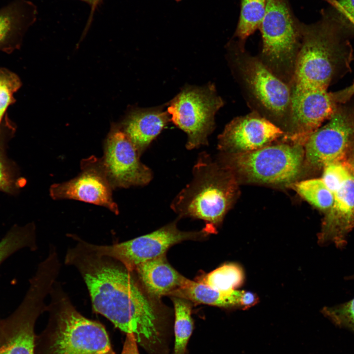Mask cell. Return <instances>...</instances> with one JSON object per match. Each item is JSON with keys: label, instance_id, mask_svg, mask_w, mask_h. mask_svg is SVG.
<instances>
[{"label": "cell", "instance_id": "6da1fadb", "mask_svg": "<svg viewBox=\"0 0 354 354\" xmlns=\"http://www.w3.org/2000/svg\"><path fill=\"white\" fill-rule=\"evenodd\" d=\"M72 236L77 243L68 249L65 263L82 276L93 311L121 331L134 334L137 343L155 354L163 344V318L153 297L122 264L95 253L82 239Z\"/></svg>", "mask_w": 354, "mask_h": 354}, {"label": "cell", "instance_id": "7a4b0ae2", "mask_svg": "<svg viewBox=\"0 0 354 354\" xmlns=\"http://www.w3.org/2000/svg\"><path fill=\"white\" fill-rule=\"evenodd\" d=\"M317 22L301 23L302 40L290 85L292 107L318 93L351 71V38L327 8Z\"/></svg>", "mask_w": 354, "mask_h": 354}, {"label": "cell", "instance_id": "3957f363", "mask_svg": "<svg viewBox=\"0 0 354 354\" xmlns=\"http://www.w3.org/2000/svg\"><path fill=\"white\" fill-rule=\"evenodd\" d=\"M45 329L35 339V354H116L105 327L80 314L57 282L49 293Z\"/></svg>", "mask_w": 354, "mask_h": 354}, {"label": "cell", "instance_id": "277c9868", "mask_svg": "<svg viewBox=\"0 0 354 354\" xmlns=\"http://www.w3.org/2000/svg\"><path fill=\"white\" fill-rule=\"evenodd\" d=\"M228 48L232 70L252 111L289 133L292 119L289 86L246 51L244 44L233 39Z\"/></svg>", "mask_w": 354, "mask_h": 354}, {"label": "cell", "instance_id": "5b68a950", "mask_svg": "<svg viewBox=\"0 0 354 354\" xmlns=\"http://www.w3.org/2000/svg\"><path fill=\"white\" fill-rule=\"evenodd\" d=\"M192 175L191 181L175 198L171 207L180 217L204 221L206 227L215 232L234 196L230 171L203 152L193 168Z\"/></svg>", "mask_w": 354, "mask_h": 354}, {"label": "cell", "instance_id": "8992f818", "mask_svg": "<svg viewBox=\"0 0 354 354\" xmlns=\"http://www.w3.org/2000/svg\"><path fill=\"white\" fill-rule=\"evenodd\" d=\"M301 23L288 0H266L259 29L263 46L258 57L289 87L301 44Z\"/></svg>", "mask_w": 354, "mask_h": 354}, {"label": "cell", "instance_id": "52a82bcc", "mask_svg": "<svg viewBox=\"0 0 354 354\" xmlns=\"http://www.w3.org/2000/svg\"><path fill=\"white\" fill-rule=\"evenodd\" d=\"M56 279L50 269H37L19 306L7 318L0 320V354H35L34 325L46 310L45 299Z\"/></svg>", "mask_w": 354, "mask_h": 354}, {"label": "cell", "instance_id": "ba28073f", "mask_svg": "<svg viewBox=\"0 0 354 354\" xmlns=\"http://www.w3.org/2000/svg\"><path fill=\"white\" fill-rule=\"evenodd\" d=\"M304 158V149L300 146L280 144L250 151L230 153L223 161L229 170L251 181L281 184L296 179Z\"/></svg>", "mask_w": 354, "mask_h": 354}, {"label": "cell", "instance_id": "9c48e42d", "mask_svg": "<svg viewBox=\"0 0 354 354\" xmlns=\"http://www.w3.org/2000/svg\"><path fill=\"white\" fill-rule=\"evenodd\" d=\"M224 105L213 84L186 87L168 108L171 120L187 135L188 149L208 145L214 126V116Z\"/></svg>", "mask_w": 354, "mask_h": 354}, {"label": "cell", "instance_id": "30bf717a", "mask_svg": "<svg viewBox=\"0 0 354 354\" xmlns=\"http://www.w3.org/2000/svg\"><path fill=\"white\" fill-rule=\"evenodd\" d=\"M212 233L206 227L200 231L179 230L177 221L147 235L112 245H96L83 240L84 245L95 253L114 259L133 272L140 264L165 255L173 245L184 240L202 239Z\"/></svg>", "mask_w": 354, "mask_h": 354}, {"label": "cell", "instance_id": "8fae6325", "mask_svg": "<svg viewBox=\"0 0 354 354\" xmlns=\"http://www.w3.org/2000/svg\"><path fill=\"white\" fill-rule=\"evenodd\" d=\"M326 121L304 143V157L314 167L346 160L354 145V99L338 103Z\"/></svg>", "mask_w": 354, "mask_h": 354}, {"label": "cell", "instance_id": "7c38bea8", "mask_svg": "<svg viewBox=\"0 0 354 354\" xmlns=\"http://www.w3.org/2000/svg\"><path fill=\"white\" fill-rule=\"evenodd\" d=\"M140 156L119 124H113L104 141L101 159L113 189L149 183L152 172L140 161Z\"/></svg>", "mask_w": 354, "mask_h": 354}, {"label": "cell", "instance_id": "4fadbf2b", "mask_svg": "<svg viewBox=\"0 0 354 354\" xmlns=\"http://www.w3.org/2000/svg\"><path fill=\"white\" fill-rule=\"evenodd\" d=\"M80 167L81 172L77 176L51 185V197L55 200L71 199L100 206L118 214V207L113 198L114 189L101 158L91 156L83 159Z\"/></svg>", "mask_w": 354, "mask_h": 354}, {"label": "cell", "instance_id": "5bb4252c", "mask_svg": "<svg viewBox=\"0 0 354 354\" xmlns=\"http://www.w3.org/2000/svg\"><path fill=\"white\" fill-rule=\"evenodd\" d=\"M284 134L280 127L252 111L226 126L218 137V147L226 153L250 151L268 145Z\"/></svg>", "mask_w": 354, "mask_h": 354}, {"label": "cell", "instance_id": "9a60e30c", "mask_svg": "<svg viewBox=\"0 0 354 354\" xmlns=\"http://www.w3.org/2000/svg\"><path fill=\"white\" fill-rule=\"evenodd\" d=\"M332 206L327 210L318 235L322 245L333 244L342 249L347 244V236L354 228V173L334 194Z\"/></svg>", "mask_w": 354, "mask_h": 354}, {"label": "cell", "instance_id": "2e32d148", "mask_svg": "<svg viewBox=\"0 0 354 354\" xmlns=\"http://www.w3.org/2000/svg\"><path fill=\"white\" fill-rule=\"evenodd\" d=\"M37 14L36 6L29 0H14L0 9V51L8 53L20 48Z\"/></svg>", "mask_w": 354, "mask_h": 354}, {"label": "cell", "instance_id": "e0dca14e", "mask_svg": "<svg viewBox=\"0 0 354 354\" xmlns=\"http://www.w3.org/2000/svg\"><path fill=\"white\" fill-rule=\"evenodd\" d=\"M171 120L161 108L131 110L119 125L141 156Z\"/></svg>", "mask_w": 354, "mask_h": 354}, {"label": "cell", "instance_id": "ac0fdd59", "mask_svg": "<svg viewBox=\"0 0 354 354\" xmlns=\"http://www.w3.org/2000/svg\"><path fill=\"white\" fill-rule=\"evenodd\" d=\"M134 271H136L142 286L153 298L169 295L186 279L169 264L165 255L139 265Z\"/></svg>", "mask_w": 354, "mask_h": 354}, {"label": "cell", "instance_id": "d6986e66", "mask_svg": "<svg viewBox=\"0 0 354 354\" xmlns=\"http://www.w3.org/2000/svg\"><path fill=\"white\" fill-rule=\"evenodd\" d=\"M242 292L235 290L228 292L216 290L186 278L183 284L169 295L183 298L196 304L229 308L240 307Z\"/></svg>", "mask_w": 354, "mask_h": 354}, {"label": "cell", "instance_id": "ffe728a7", "mask_svg": "<svg viewBox=\"0 0 354 354\" xmlns=\"http://www.w3.org/2000/svg\"><path fill=\"white\" fill-rule=\"evenodd\" d=\"M266 0H241L238 22L233 39L244 44L247 38L260 28Z\"/></svg>", "mask_w": 354, "mask_h": 354}, {"label": "cell", "instance_id": "44dd1931", "mask_svg": "<svg viewBox=\"0 0 354 354\" xmlns=\"http://www.w3.org/2000/svg\"><path fill=\"white\" fill-rule=\"evenodd\" d=\"M175 309L174 354H185L192 334L194 323L191 317L192 305L189 300L172 296Z\"/></svg>", "mask_w": 354, "mask_h": 354}, {"label": "cell", "instance_id": "7402d4cb", "mask_svg": "<svg viewBox=\"0 0 354 354\" xmlns=\"http://www.w3.org/2000/svg\"><path fill=\"white\" fill-rule=\"evenodd\" d=\"M35 227L33 223L12 227L0 241V265L17 251L25 248H37Z\"/></svg>", "mask_w": 354, "mask_h": 354}, {"label": "cell", "instance_id": "603a6c76", "mask_svg": "<svg viewBox=\"0 0 354 354\" xmlns=\"http://www.w3.org/2000/svg\"><path fill=\"white\" fill-rule=\"evenodd\" d=\"M244 274L241 268L235 264H226L204 275L198 282L211 289L231 291L243 283Z\"/></svg>", "mask_w": 354, "mask_h": 354}, {"label": "cell", "instance_id": "cb8c5ba5", "mask_svg": "<svg viewBox=\"0 0 354 354\" xmlns=\"http://www.w3.org/2000/svg\"><path fill=\"white\" fill-rule=\"evenodd\" d=\"M293 185L295 191L316 207L327 210L332 206L334 195L322 178L306 179L294 183Z\"/></svg>", "mask_w": 354, "mask_h": 354}, {"label": "cell", "instance_id": "d4e9b609", "mask_svg": "<svg viewBox=\"0 0 354 354\" xmlns=\"http://www.w3.org/2000/svg\"><path fill=\"white\" fill-rule=\"evenodd\" d=\"M22 85L19 77L14 73L0 68V126L9 106L16 101L14 94Z\"/></svg>", "mask_w": 354, "mask_h": 354}, {"label": "cell", "instance_id": "484cf974", "mask_svg": "<svg viewBox=\"0 0 354 354\" xmlns=\"http://www.w3.org/2000/svg\"><path fill=\"white\" fill-rule=\"evenodd\" d=\"M327 9L334 20L350 38L354 37V0H326Z\"/></svg>", "mask_w": 354, "mask_h": 354}, {"label": "cell", "instance_id": "4316f807", "mask_svg": "<svg viewBox=\"0 0 354 354\" xmlns=\"http://www.w3.org/2000/svg\"><path fill=\"white\" fill-rule=\"evenodd\" d=\"M321 311L335 325L354 332V298L333 306L324 307Z\"/></svg>", "mask_w": 354, "mask_h": 354}, {"label": "cell", "instance_id": "83f0119b", "mask_svg": "<svg viewBox=\"0 0 354 354\" xmlns=\"http://www.w3.org/2000/svg\"><path fill=\"white\" fill-rule=\"evenodd\" d=\"M323 168L322 179L333 194L342 186L352 173L346 160L330 162Z\"/></svg>", "mask_w": 354, "mask_h": 354}, {"label": "cell", "instance_id": "f1b7e54d", "mask_svg": "<svg viewBox=\"0 0 354 354\" xmlns=\"http://www.w3.org/2000/svg\"><path fill=\"white\" fill-rule=\"evenodd\" d=\"M17 181L14 170L0 146V191L12 192L16 188Z\"/></svg>", "mask_w": 354, "mask_h": 354}, {"label": "cell", "instance_id": "f546056e", "mask_svg": "<svg viewBox=\"0 0 354 354\" xmlns=\"http://www.w3.org/2000/svg\"><path fill=\"white\" fill-rule=\"evenodd\" d=\"M334 99L337 103L346 102L352 98L354 95V82L341 90L332 92Z\"/></svg>", "mask_w": 354, "mask_h": 354}, {"label": "cell", "instance_id": "4dcf8cb0", "mask_svg": "<svg viewBox=\"0 0 354 354\" xmlns=\"http://www.w3.org/2000/svg\"><path fill=\"white\" fill-rule=\"evenodd\" d=\"M126 337L121 354H139L137 342L132 333L126 334Z\"/></svg>", "mask_w": 354, "mask_h": 354}, {"label": "cell", "instance_id": "1f68e13d", "mask_svg": "<svg viewBox=\"0 0 354 354\" xmlns=\"http://www.w3.org/2000/svg\"><path fill=\"white\" fill-rule=\"evenodd\" d=\"M258 301L257 295L252 292L242 291L240 301V307L247 309L255 305Z\"/></svg>", "mask_w": 354, "mask_h": 354}, {"label": "cell", "instance_id": "d6a6232c", "mask_svg": "<svg viewBox=\"0 0 354 354\" xmlns=\"http://www.w3.org/2000/svg\"><path fill=\"white\" fill-rule=\"evenodd\" d=\"M346 160L354 173V145L348 154Z\"/></svg>", "mask_w": 354, "mask_h": 354}, {"label": "cell", "instance_id": "836d02e7", "mask_svg": "<svg viewBox=\"0 0 354 354\" xmlns=\"http://www.w3.org/2000/svg\"><path fill=\"white\" fill-rule=\"evenodd\" d=\"M83 1H85L88 4H89L92 7H94L99 2L100 0H81Z\"/></svg>", "mask_w": 354, "mask_h": 354}, {"label": "cell", "instance_id": "e575fe53", "mask_svg": "<svg viewBox=\"0 0 354 354\" xmlns=\"http://www.w3.org/2000/svg\"><path fill=\"white\" fill-rule=\"evenodd\" d=\"M351 278L353 280H354V273L352 275Z\"/></svg>", "mask_w": 354, "mask_h": 354}]
</instances>
